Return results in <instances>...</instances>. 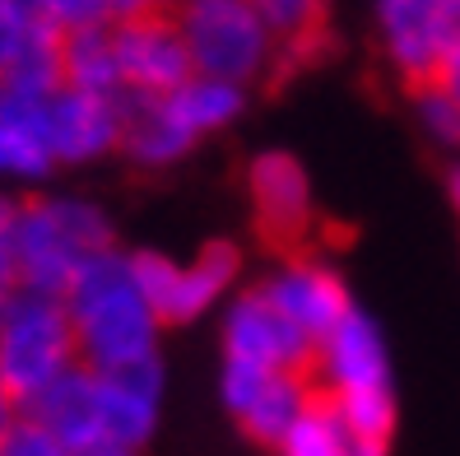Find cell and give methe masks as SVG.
Returning <instances> with one entry per match:
<instances>
[{"label":"cell","mask_w":460,"mask_h":456,"mask_svg":"<svg viewBox=\"0 0 460 456\" xmlns=\"http://www.w3.org/2000/svg\"><path fill=\"white\" fill-rule=\"evenodd\" d=\"M66 312L75 326L79 363L93 372H112L126 363H140L158 354V331L164 321L145 303L140 284L130 275V252L107 247L89 256L66 284Z\"/></svg>","instance_id":"cell-1"},{"label":"cell","mask_w":460,"mask_h":456,"mask_svg":"<svg viewBox=\"0 0 460 456\" xmlns=\"http://www.w3.org/2000/svg\"><path fill=\"white\" fill-rule=\"evenodd\" d=\"M5 247H10V261H14L19 289L66 293V284L75 280V271L89 256L117 247V228L93 201L29 196V201L14 205Z\"/></svg>","instance_id":"cell-2"},{"label":"cell","mask_w":460,"mask_h":456,"mask_svg":"<svg viewBox=\"0 0 460 456\" xmlns=\"http://www.w3.org/2000/svg\"><path fill=\"white\" fill-rule=\"evenodd\" d=\"M172 19L196 75L252 89L279 66V38L265 29L252 0H177Z\"/></svg>","instance_id":"cell-3"},{"label":"cell","mask_w":460,"mask_h":456,"mask_svg":"<svg viewBox=\"0 0 460 456\" xmlns=\"http://www.w3.org/2000/svg\"><path fill=\"white\" fill-rule=\"evenodd\" d=\"M75 363L79 344L66 299L61 293L14 289V299L0 308V382H5V391L23 406Z\"/></svg>","instance_id":"cell-4"},{"label":"cell","mask_w":460,"mask_h":456,"mask_svg":"<svg viewBox=\"0 0 460 456\" xmlns=\"http://www.w3.org/2000/svg\"><path fill=\"white\" fill-rule=\"evenodd\" d=\"M224 359H247L270 372H312L316 340L293 326L261 289H247L224 312Z\"/></svg>","instance_id":"cell-5"},{"label":"cell","mask_w":460,"mask_h":456,"mask_svg":"<svg viewBox=\"0 0 460 456\" xmlns=\"http://www.w3.org/2000/svg\"><path fill=\"white\" fill-rule=\"evenodd\" d=\"M247 196H252V219L265 243L279 252H303L312 233V182L307 168L284 149H265L247 168Z\"/></svg>","instance_id":"cell-6"},{"label":"cell","mask_w":460,"mask_h":456,"mask_svg":"<svg viewBox=\"0 0 460 456\" xmlns=\"http://www.w3.org/2000/svg\"><path fill=\"white\" fill-rule=\"evenodd\" d=\"M117 42V70H121V94L158 98L186 85L191 70V51L181 42V29L172 14H140V19H117L112 23Z\"/></svg>","instance_id":"cell-7"},{"label":"cell","mask_w":460,"mask_h":456,"mask_svg":"<svg viewBox=\"0 0 460 456\" xmlns=\"http://www.w3.org/2000/svg\"><path fill=\"white\" fill-rule=\"evenodd\" d=\"M316 387L326 396H363V391H391V354L376 321L354 303L316 344Z\"/></svg>","instance_id":"cell-8"},{"label":"cell","mask_w":460,"mask_h":456,"mask_svg":"<svg viewBox=\"0 0 460 456\" xmlns=\"http://www.w3.org/2000/svg\"><path fill=\"white\" fill-rule=\"evenodd\" d=\"M256 289L293 321V326H303L316 344H321V335H326L349 308H354L344 280L335 275V265L316 261V256H307V252L284 256L279 271L270 275L265 284H256Z\"/></svg>","instance_id":"cell-9"},{"label":"cell","mask_w":460,"mask_h":456,"mask_svg":"<svg viewBox=\"0 0 460 456\" xmlns=\"http://www.w3.org/2000/svg\"><path fill=\"white\" fill-rule=\"evenodd\" d=\"M158 406H164V359L158 354L98 372V424L107 443L140 452L158 428Z\"/></svg>","instance_id":"cell-10"},{"label":"cell","mask_w":460,"mask_h":456,"mask_svg":"<svg viewBox=\"0 0 460 456\" xmlns=\"http://www.w3.org/2000/svg\"><path fill=\"white\" fill-rule=\"evenodd\" d=\"M47 136L51 154L61 164H93L121 149V98L84 94V89H57L47 103Z\"/></svg>","instance_id":"cell-11"},{"label":"cell","mask_w":460,"mask_h":456,"mask_svg":"<svg viewBox=\"0 0 460 456\" xmlns=\"http://www.w3.org/2000/svg\"><path fill=\"white\" fill-rule=\"evenodd\" d=\"M438 10H442V0H372V23H376V38H382V57L404 89L428 85L442 66Z\"/></svg>","instance_id":"cell-12"},{"label":"cell","mask_w":460,"mask_h":456,"mask_svg":"<svg viewBox=\"0 0 460 456\" xmlns=\"http://www.w3.org/2000/svg\"><path fill=\"white\" fill-rule=\"evenodd\" d=\"M51 94L33 89V85H19V79H0V177L38 182L57 168L51 136H47Z\"/></svg>","instance_id":"cell-13"},{"label":"cell","mask_w":460,"mask_h":456,"mask_svg":"<svg viewBox=\"0 0 460 456\" xmlns=\"http://www.w3.org/2000/svg\"><path fill=\"white\" fill-rule=\"evenodd\" d=\"M19 410L29 419H38L42 428H51V434L66 443V452L102 438V424H98V372L84 368V363L66 368L57 382L42 387L38 396H29Z\"/></svg>","instance_id":"cell-14"},{"label":"cell","mask_w":460,"mask_h":456,"mask_svg":"<svg viewBox=\"0 0 460 456\" xmlns=\"http://www.w3.org/2000/svg\"><path fill=\"white\" fill-rule=\"evenodd\" d=\"M196 149V140L168 117L164 98L121 94V154L135 168H172Z\"/></svg>","instance_id":"cell-15"},{"label":"cell","mask_w":460,"mask_h":456,"mask_svg":"<svg viewBox=\"0 0 460 456\" xmlns=\"http://www.w3.org/2000/svg\"><path fill=\"white\" fill-rule=\"evenodd\" d=\"M312 400H316V378L312 372H275V378L261 387V396L237 415V424H242V434H247L256 447L275 452L293 434V424L312 410Z\"/></svg>","instance_id":"cell-16"},{"label":"cell","mask_w":460,"mask_h":456,"mask_svg":"<svg viewBox=\"0 0 460 456\" xmlns=\"http://www.w3.org/2000/svg\"><path fill=\"white\" fill-rule=\"evenodd\" d=\"M168 107V117L191 136L196 145L205 136H219L224 126H233L247 112V89L228 85V79H209V75H191L186 85H177L172 94H158Z\"/></svg>","instance_id":"cell-17"},{"label":"cell","mask_w":460,"mask_h":456,"mask_svg":"<svg viewBox=\"0 0 460 456\" xmlns=\"http://www.w3.org/2000/svg\"><path fill=\"white\" fill-rule=\"evenodd\" d=\"M237 265H242V256L228 243H209L191 265H181L164 326H186V321H196L200 312H209L228 293V284L237 280Z\"/></svg>","instance_id":"cell-18"},{"label":"cell","mask_w":460,"mask_h":456,"mask_svg":"<svg viewBox=\"0 0 460 456\" xmlns=\"http://www.w3.org/2000/svg\"><path fill=\"white\" fill-rule=\"evenodd\" d=\"M61 85L66 89H84V94L121 98V70H117L112 23L79 29V33H61Z\"/></svg>","instance_id":"cell-19"},{"label":"cell","mask_w":460,"mask_h":456,"mask_svg":"<svg viewBox=\"0 0 460 456\" xmlns=\"http://www.w3.org/2000/svg\"><path fill=\"white\" fill-rule=\"evenodd\" d=\"M275 456H386V447L354 443V434L344 428V419L335 415V406L316 387L312 410L293 424V434L275 447Z\"/></svg>","instance_id":"cell-20"},{"label":"cell","mask_w":460,"mask_h":456,"mask_svg":"<svg viewBox=\"0 0 460 456\" xmlns=\"http://www.w3.org/2000/svg\"><path fill=\"white\" fill-rule=\"evenodd\" d=\"M265 29L279 38V66L297 51H312L326 33V5L331 0H252Z\"/></svg>","instance_id":"cell-21"},{"label":"cell","mask_w":460,"mask_h":456,"mask_svg":"<svg viewBox=\"0 0 460 456\" xmlns=\"http://www.w3.org/2000/svg\"><path fill=\"white\" fill-rule=\"evenodd\" d=\"M14 5L51 33H79V29L112 23V5L107 0H14Z\"/></svg>","instance_id":"cell-22"},{"label":"cell","mask_w":460,"mask_h":456,"mask_svg":"<svg viewBox=\"0 0 460 456\" xmlns=\"http://www.w3.org/2000/svg\"><path fill=\"white\" fill-rule=\"evenodd\" d=\"M410 103H414V117H419L423 136H428L432 145L460 149V107L447 98L442 85H432V79H428V85L410 89Z\"/></svg>","instance_id":"cell-23"},{"label":"cell","mask_w":460,"mask_h":456,"mask_svg":"<svg viewBox=\"0 0 460 456\" xmlns=\"http://www.w3.org/2000/svg\"><path fill=\"white\" fill-rule=\"evenodd\" d=\"M275 378L270 368H261V363H247V359H224V372H219V396H224V406H228V415L237 419L242 410L252 406V400L261 396V387Z\"/></svg>","instance_id":"cell-24"},{"label":"cell","mask_w":460,"mask_h":456,"mask_svg":"<svg viewBox=\"0 0 460 456\" xmlns=\"http://www.w3.org/2000/svg\"><path fill=\"white\" fill-rule=\"evenodd\" d=\"M42 33V23L29 19L14 0H0V79L14 70V61L33 47V38Z\"/></svg>","instance_id":"cell-25"},{"label":"cell","mask_w":460,"mask_h":456,"mask_svg":"<svg viewBox=\"0 0 460 456\" xmlns=\"http://www.w3.org/2000/svg\"><path fill=\"white\" fill-rule=\"evenodd\" d=\"M0 456H66V443L19 410V419L5 428V438H0Z\"/></svg>","instance_id":"cell-26"},{"label":"cell","mask_w":460,"mask_h":456,"mask_svg":"<svg viewBox=\"0 0 460 456\" xmlns=\"http://www.w3.org/2000/svg\"><path fill=\"white\" fill-rule=\"evenodd\" d=\"M438 47H442V57L460 47V0H442V10H438Z\"/></svg>","instance_id":"cell-27"},{"label":"cell","mask_w":460,"mask_h":456,"mask_svg":"<svg viewBox=\"0 0 460 456\" xmlns=\"http://www.w3.org/2000/svg\"><path fill=\"white\" fill-rule=\"evenodd\" d=\"M112 5V23L117 19H140V14H172L177 0H107Z\"/></svg>","instance_id":"cell-28"},{"label":"cell","mask_w":460,"mask_h":456,"mask_svg":"<svg viewBox=\"0 0 460 456\" xmlns=\"http://www.w3.org/2000/svg\"><path fill=\"white\" fill-rule=\"evenodd\" d=\"M432 85H442L447 89V98L460 107V47L456 51H447L442 57V66H438V75H432Z\"/></svg>","instance_id":"cell-29"},{"label":"cell","mask_w":460,"mask_h":456,"mask_svg":"<svg viewBox=\"0 0 460 456\" xmlns=\"http://www.w3.org/2000/svg\"><path fill=\"white\" fill-rule=\"evenodd\" d=\"M14 289H19V280H14V261H10V247H5V233H0V308L14 299Z\"/></svg>","instance_id":"cell-30"},{"label":"cell","mask_w":460,"mask_h":456,"mask_svg":"<svg viewBox=\"0 0 460 456\" xmlns=\"http://www.w3.org/2000/svg\"><path fill=\"white\" fill-rule=\"evenodd\" d=\"M66 456H140V452H135V447H121V443L98 438V443H84V447H75V452H66Z\"/></svg>","instance_id":"cell-31"},{"label":"cell","mask_w":460,"mask_h":456,"mask_svg":"<svg viewBox=\"0 0 460 456\" xmlns=\"http://www.w3.org/2000/svg\"><path fill=\"white\" fill-rule=\"evenodd\" d=\"M19 419V400L5 391V382H0V438H5V428Z\"/></svg>","instance_id":"cell-32"},{"label":"cell","mask_w":460,"mask_h":456,"mask_svg":"<svg viewBox=\"0 0 460 456\" xmlns=\"http://www.w3.org/2000/svg\"><path fill=\"white\" fill-rule=\"evenodd\" d=\"M447 201L456 205V214H460V164H451L447 168Z\"/></svg>","instance_id":"cell-33"}]
</instances>
